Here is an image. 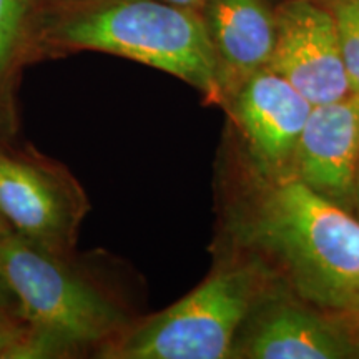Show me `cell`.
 Here are the masks:
<instances>
[{"label":"cell","mask_w":359,"mask_h":359,"mask_svg":"<svg viewBox=\"0 0 359 359\" xmlns=\"http://www.w3.org/2000/svg\"><path fill=\"white\" fill-rule=\"evenodd\" d=\"M160 2L172 4V6L185 7V8H193V11H201L205 0H160Z\"/></svg>","instance_id":"9a60e30c"},{"label":"cell","mask_w":359,"mask_h":359,"mask_svg":"<svg viewBox=\"0 0 359 359\" xmlns=\"http://www.w3.org/2000/svg\"><path fill=\"white\" fill-rule=\"evenodd\" d=\"M11 233H12V228L8 226L6 219H4L2 215H0V238H4V236H7V235H11Z\"/></svg>","instance_id":"2e32d148"},{"label":"cell","mask_w":359,"mask_h":359,"mask_svg":"<svg viewBox=\"0 0 359 359\" xmlns=\"http://www.w3.org/2000/svg\"><path fill=\"white\" fill-rule=\"evenodd\" d=\"M206 30L218 62L219 83L241 87L251 75L266 69L275 48V12L264 0H205Z\"/></svg>","instance_id":"9c48e42d"},{"label":"cell","mask_w":359,"mask_h":359,"mask_svg":"<svg viewBox=\"0 0 359 359\" xmlns=\"http://www.w3.org/2000/svg\"><path fill=\"white\" fill-rule=\"evenodd\" d=\"M280 259L304 298L326 308L359 303V222L302 180L259 205L250 233Z\"/></svg>","instance_id":"7a4b0ae2"},{"label":"cell","mask_w":359,"mask_h":359,"mask_svg":"<svg viewBox=\"0 0 359 359\" xmlns=\"http://www.w3.org/2000/svg\"><path fill=\"white\" fill-rule=\"evenodd\" d=\"M271 69L314 105L351 95L336 20L313 0H288L275 12Z\"/></svg>","instance_id":"8992f818"},{"label":"cell","mask_w":359,"mask_h":359,"mask_svg":"<svg viewBox=\"0 0 359 359\" xmlns=\"http://www.w3.org/2000/svg\"><path fill=\"white\" fill-rule=\"evenodd\" d=\"M88 208L82 187L64 167L0 147V215L13 233L67 257Z\"/></svg>","instance_id":"5b68a950"},{"label":"cell","mask_w":359,"mask_h":359,"mask_svg":"<svg viewBox=\"0 0 359 359\" xmlns=\"http://www.w3.org/2000/svg\"><path fill=\"white\" fill-rule=\"evenodd\" d=\"M0 273L27 323L34 358L67 356L123 334L125 313L67 257L11 233L0 238Z\"/></svg>","instance_id":"3957f363"},{"label":"cell","mask_w":359,"mask_h":359,"mask_svg":"<svg viewBox=\"0 0 359 359\" xmlns=\"http://www.w3.org/2000/svg\"><path fill=\"white\" fill-rule=\"evenodd\" d=\"M356 191H358V201H359V172H358V178H356Z\"/></svg>","instance_id":"e0dca14e"},{"label":"cell","mask_w":359,"mask_h":359,"mask_svg":"<svg viewBox=\"0 0 359 359\" xmlns=\"http://www.w3.org/2000/svg\"><path fill=\"white\" fill-rule=\"evenodd\" d=\"M358 306H359V303H358Z\"/></svg>","instance_id":"ac0fdd59"},{"label":"cell","mask_w":359,"mask_h":359,"mask_svg":"<svg viewBox=\"0 0 359 359\" xmlns=\"http://www.w3.org/2000/svg\"><path fill=\"white\" fill-rule=\"evenodd\" d=\"M330 11L338 27L351 93L359 97V0H333Z\"/></svg>","instance_id":"7c38bea8"},{"label":"cell","mask_w":359,"mask_h":359,"mask_svg":"<svg viewBox=\"0 0 359 359\" xmlns=\"http://www.w3.org/2000/svg\"><path fill=\"white\" fill-rule=\"evenodd\" d=\"M251 302V275L224 269L173 306L102 348L111 359H223Z\"/></svg>","instance_id":"277c9868"},{"label":"cell","mask_w":359,"mask_h":359,"mask_svg":"<svg viewBox=\"0 0 359 359\" xmlns=\"http://www.w3.org/2000/svg\"><path fill=\"white\" fill-rule=\"evenodd\" d=\"M353 351L333 325L288 304L271 309L246 343V356L255 359H338Z\"/></svg>","instance_id":"30bf717a"},{"label":"cell","mask_w":359,"mask_h":359,"mask_svg":"<svg viewBox=\"0 0 359 359\" xmlns=\"http://www.w3.org/2000/svg\"><path fill=\"white\" fill-rule=\"evenodd\" d=\"M0 306H6L8 309H15L17 311V303L13 298L11 288H8L6 278L0 273Z\"/></svg>","instance_id":"5bb4252c"},{"label":"cell","mask_w":359,"mask_h":359,"mask_svg":"<svg viewBox=\"0 0 359 359\" xmlns=\"http://www.w3.org/2000/svg\"><path fill=\"white\" fill-rule=\"evenodd\" d=\"M140 62L217 100L218 62L200 11L160 0H69L43 11L37 42Z\"/></svg>","instance_id":"6da1fadb"},{"label":"cell","mask_w":359,"mask_h":359,"mask_svg":"<svg viewBox=\"0 0 359 359\" xmlns=\"http://www.w3.org/2000/svg\"><path fill=\"white\" fill-rule=\"evenodd\" d=\"M294 156L299 180L314 191L330 200L351 195L359 172V97L314 105Z\"/></svg>","instance_id":"52a82bcc"},{"label":"cell","mask_w":359,"mask_h":359,"mask_svg":"<svg viewBox=\"0 0 359 359\" xmlns=\"http://www.w3.org/2000/svg\"><path fill=\"white\" fill-rule=\"evenodd\" d=\"M313 103L285 77L263 69L240 87L236 116L259 158L280 167L296 154Z\"/></svg>","instance_id":"ba28073f"},{"label":"cell","mask_w":359,"mask_h":359,"mask_svg":"<svg viewBox=\"0 0 359 359\" xmlns=\"http://www.w3.org/2000/svg\"><path fill=\"white\" fill-rule=\"evenodd\" d=\"M42 13V0H0V132L13 127L15 80L37 45Z\"/></svg>","instance_id":"8fae6325"},{"label":"cell","mask_w":359,"mask_h":359,"mask_svg":"<svg viewBox=\"0 0 359 359\" xmlns=\"http://www.w3.org/2000/svg\"><path fill=\"white\" fill-rule=\"evenodd\" d=\"M34 358V341L15 309L0 306V359Z\"/></svg>","instance_id":"4fadbf2b"}]
</instances>
